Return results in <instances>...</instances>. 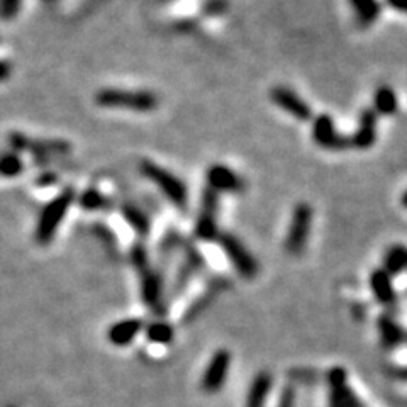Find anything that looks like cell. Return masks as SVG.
Instances as JSON below:
<instances>
[{
    "label": "cell",
    "mask_w": 407,
    "mask_h": 407,
    "mask_svg": "<svg viewBox=\"0 0 407 407\" xmlns=\"http://www.w3.org/2000/svg\"><path fill=\"white\" fill-rule=\"evenodd\" d=\"M349 6L356 12V19L361 26H370L380 15V4L378 0H349Z\"/></svg>",
    "instance_id": "cell-13"
},
{
    "label": "cell",
    "mask_w": 407,
    "mask_h": 407,
    "mask_svg": "<svg viewBox=\"0 0 407 407\" xmlns=\"http://www.w3.org/2000/svg\"><path fill=\"white\" fill-rule=\"evenodd\" d=\"M217 209H219V194L205 188L202 192L200 212L195 223V236L202 241H214L219 238L217 228Z\"/></svg>",
    "instance_id": "cell-5"
},
{
    "label": "cell",
    "mask_w": 407,
    "mask_h": 407,
    "mask_svg": "<svg viewBox=\"0 0 407 407\" xmlns=\"http://www.w3.org/2000/svg\"><path fill=\"white\" fill-rule=\"evenodd\" d=\"M349 139V146L356 150H368L377 141V114L373 109H365L360 116L358 127Z\"/></svg>",
    "instance_id": "cell-10"
},
{
    "label": "cell",
    "mask_w": 407,
    "mask_h": 407,
    "mask_svg": "<svg viewBox=\"0 0 407 407\" xmlns=\"http://www.w3.org/2000/svg\"><path fill=\"white\" fill-rule=\"evenodd\" d=\"M407 269V248L402 245H396L389 248L385 254V271L387 273H401Z\"/></svg>",
    "instance_id": "cell-15"
},
{
    "label": "cell",
    "mask_w": 407,
    "mask_h": 407,
    "mask_svg": "<svg viewBox=\"0 0 407 407\" xmlns=\"http://www.w3.org/2000/svg\"><path fill=\"white\" fill-rule=\"evenodd\" d=\"M160 294H162V283H160V278L156 277L155 273H148L143 278V295H145V301L148 304H153L160 299Z\"/></svg>",
    "instance_id": "cell-17"
},
{
    "label": "cell",
    "mask_w": 407,
    "mask_h": 407,
    "mask_svg": "<svg viewBox=\"0 0 407 407\" xmlns=\"http://www.w3.org/2000/svg\"><path fill=\"white\" fill-rule=\"evenodd\" d=\"M387 4L392 7V9L407 14V0H387Z\"/></svg>",
    "instance_id": "cell-24"
},
{
    "label": "cell",
    "mask_w": 407,
    "mask_h": 407,
    "mask_svg": "<svg viewBox=\"0 0 407 407\" xmlns=\"http://www.w3.org/2000/svg\"><path fill=\"white\" fill-rule=\"evenodd\" d=\"M80 205L82 207L89 209V211H97L107 205V200L96 190H87L84 195L80 197Z\"/></svg>",
    "instance_id": "cell-19"
},
{
    "label": "cell",
    "mask_w": 407,
    "mask_h": 407,
    "mask_svg": "<svg viewBox=\"0 0 407 407\" xmlns=\"http://www.w3.org/2000/svg\"><path fill=\"white\" fill-rule=\"evenodd\" d=\"M312 139L316 145L330 151H344L349 146V139L336 131L335 121L328 114H321V116L314 117Z\"/></svg>",
    "instance_id": "cell-7"
},
{
    "label": "cell",
    "mask_w": 407,
    "mask_h": 407,
    "mask_svg": "<svg viewBox=\"0 0 407 407\" xmlns=\"http://www.w3.org/2000/svg\"><path fill=\"white\" fill-rule=\"evenodd\" d=\"M372 290L375 294V297L380 302L389 304L394 301V289L392 282H390V275L385 270H375L372 273Z\"/></svg>",
    "instance_id": "cell-14"
},
{
    "label": "cell",
    "mask_w": 407,
    "mask_h": 407,
    "mask_svg": "<svg viewBox=\"0 0 407 407\" xmlns=\"http://www.w3.org/2000/svg\"><path fill=\"white\" fill-rule=\"evenodd\" d=\"M122 214H124V219L131 224V228H133L139 236H146V234L150 233V219H148L146 214H143L138 207H134V205H124V207H122Z\"/></svg>",
    "instance_id": "cell-16"
},
{
    "label": "cell",
    "mask_w": 407,
    "mask_h": 407,
    "mask_svg": "<svg viewBox=\"0 0 407 407\" xmlns=\"http://www.w3.org/2000/svg\"><path fill=\"white\" fill-rule=\"evenodd\" d=\"M19 7V0H0V18L11 19L15 15Z\"/></svg>",
    "instance_id": "cell-23"
},
{
    "label": "cell",
    "mask_w": 407,
    "mask_h": 407,
    "mask_svg": "<svg viewBox=\"0 0 407 407\" xmlns=\"http://www.w3.org/2000/svg\"><path fill=\"white\" fill-rule=\"evenodd\" d=\"M96 101L102 107H124L136 112H150L158 107V97L146 90L105 89L97 93Z\"/></svg>",
    "instance_id": "cell-1"
},
{
    "label": "cell",
    "mask_w": 407,
    "mask_h": 407,
    "mask_svg": "<svg viewBox=\"0 0 407 407\" xmlns=\"http://www.w3.org/2000/svg\"><path fill=\"white\" fill-rule=\"evenodd\" d=\"M257 384H254V387L252 390V396H250V402H248V407H261L263 404V399H265V394L269 392V378L266 377H260L257 378Z\"/></svg>",
    "instance_id": "cell-18"
},
{
    "label": "cell",
    "mask_w": 407,
    "mask_h": 407,
    "mask_svg": "<svg viewBox=\"0 0 407 407\" xmlns=\"http://www.w3.org/2000/svg\"><path fill=\"white\" fill-rule=\"evenodd\" d=\"M312 224V209L309 204L299 202L292 212V219L289 226V233L285 238V250L290 254H299L306 248L309 240Z\"/></svg>",
    "instance_id": "cell-3"
},
{
    "label": "cell",
    "mask_w": 407,
    "mask_h": 407,
    "mask_svg": "<svg viewBox=\"0 0 407 407\" xmlns=\"http://www.w3.org/2000/svg\"><path fill=\"white\" fill-rule=\"evenodd\" d=\"M270 98L278 105L283 112L290 114L292 117L299 119V121H309L312 117V110L309 104L301 96L294 92V90L287 87H275L270 92Z\"/></svg>",
    "instance_id": "cell-9"
},
{
    "label": "cell",
    "mask_w": 407,
    "mask_h": 407,
    "mask_svg": "<svg viewBox=\"0 0 407 407\" xmlns=\"http://www.w3.org/2000/svg\"><path fill=\"white\" fill-rule=\"evenodd\" d=\"M401 202H402V205H404V207L407 209V190L404 192V195H402V199H401Z\"/></svg>",
    "instance_id": "cell-26"
},
{
    "label": "cell",
    "mask_w": 407,
    "mask_h": 407,
    "mask_svg": "<svg viewBox=\"0 0 407 407\" xmlns=\"http://www.w3.org/2000/svg\"><path fill=\"white\" fill-rule=\"evenodd\" d=\"M219 245L224 250V253L228 254L229 261L233 263L234 269L238 270V273L245 278H253L257 275L258 265L254 261L253 254L245 248V245L238 240V238L231 236V234H219Z\"/></svg>",
    "instance_id": "cell-6"
},
{
    "label": "cell",
    "mask_w": 407,
    "mask_h": 407,
    "mask_svg": "<svg viewBox=\"0 0 407 407\" xmlns=\"http://www.w3.org/2000/svg\"><path fill=\"white\" fill-rule=\"evenodd\" d=\"M150 336L156 341H168L172 338V330L167 324H155V326H151Z\"/></svg>",
    "instance_id": "cell-22"
},
{
    "label": "cell",
    "mask_w": 407,
    "mask_h": 407,
    "mask_svg": "<svg viewBox=\"0 0 407 407\" xmlns=\"http://www.w3.org/2000/svg\"><path fill=\"white\" fill-rule=\"evenodd\" d=\"M399 101L396 92L389 85H382L375 90L373 96V112L380 116H392L397 112Z\"/></svg>",
    "instance_id": "cell-12"
},
{
    "label": "cell",
    "mask_w": 407,
    "mask_h": 407,
    "mask_svg": "<svg viewBox=\"0 0 407 407\" xmlns=\"http://www.w3.org/2000/svg\"><path fill=\"white\" fill-rule=\"evenodd\" d=\"M22 170V165H20V160L14 155H7L0 160V174L6 176H14L15 174Z\"/></svg>",
    "instance_id": "cell-21"
},
{
    "label": "cell",
    "mask_w": 407,
    "mask_h": 407,
    "mask_svg": "<svg viewBox=\"0 0 407 407\" xmlns=\"http://www.w3.org/2000/svg\"><path fill=\"white\" fill-rule=\"evenodd\" d=\"M205 179H207V188H211L216 194H238L243 190L241 176L221 163L209 167Z\"/></svg>",
    "instance_id": "cell-8"
},
{
    "label": "cell",
    "mask_w": 407,
    "mask_h": 407,
    "mask_svg": "<svg viewBox=\"0 0 407 407\" xmlns=\"http://www.w3.org/2000/svg\"><path fill=\"white\" fill-rule=\"evenodd\" d=\"M11 75V65L6 61H0V80L7 78Z\"/></svg>",
    "instance_id": "cell-25"
},
{
    "label": "cell",
    "mask_w": 407,
    "mask_h": 407,
    "mask_svg": "<svg viewBox=\"0 0 407 407\" xmlns=\"http://www.w3.org/2000/svg\"><path fill=\"white\" fill-rule=\"evenodd\" d=\"M228 367H229V353L228 351H217L214 355L211 363H209L207 372L204 375L202 387L207 392H214L223 385L226 375H228Z\"/></svg>",
    "instance_id": "cell-11"
},
{
    "label": "cell",
    "mask_w": 407,
    "mask_h": 407,
    "mask_svg": "<svg viewBox=\"0 0 407 407\" xmlns=\"http://www.w3.org/2000/svg\"><path fill=\"white\" fill-rule=\"evenodd\" d=\"M139 330V321H127V323L119 324L116 330L112 331L114 340L117 341H127L131 336L136 335Z\"/></svg>",
    "instance_id": "cell-20"
},
{
    "label": "cell",
    "mask_w": 407,
    "mask_h": 407,
    "mask_svg": "<svg viewBox=\"0 0 407 407\" xmlns=\"http://www.w3.org/2000/svg\"><path fill=\"white\" fill-rule=\"evenodd\" d=\"M72 200L73 192L67 190L44 207V211L39 217L38 229H36V238H38L39 243H48L51 240L53 234H55L58 226L61 224V221H63L65 212L68 211Z\"/></svg>",
    "instance_id": "cell-4"
},
{
    "label": "cell",
    "mask_w": 407,
    "mask_h": 407,
    "mask_svg": "<svg viewBox=\"0 0 407 407\" xmlns=\"http://www.w3.org/2000/svg\"><path fill=\"white\" fill-rule=\"evenodd\" d=\"M141 172L148 180H151L156 187L162 190V194L170 200L172 204L179 209H183L187 204V187L179 176L165 170V168L158 167L153 162H143Z\"/></svg>",
    "instance_id": "cell-2"
}]
</instances>
